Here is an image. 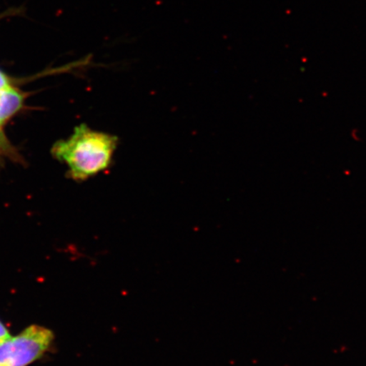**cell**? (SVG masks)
I'll use <instances>...</instances> for the list:
<instances>
[{"instance_id":"52a82bcc","label":"cell","mask_w":366,"mask_h":366,"mask_svg":"<svg viewBox=\"0 0 366 366\" xmlns=\"http://www.w3.org/2000/svg\"><path fill=\"white\" fill-rule=\"evenodd\" d=\"M0 127H1V125H0Z\"/></svg>"},{"instance_id":"8992f818","label":"cell","mask_w":366,"mask_h":366,"mask_svg":"<svg viewBox=\"0 0 366 366\" xmlns=\"http://www.w3.org/2000/svg\"><path fill=\"white\" fill-rule=\"evenodd\" d=\"M0 366H4V365H3L0 364Z\"/></svg>"},{"instance_id":"7a4b0ae2","label":"cell","mask_w":366,"mask_h":366,"mask_svg":"<svg viewBox=\"0 0 366 366\" xmlns=\"http://www.w3.org/2000/svg\"><path fill=\"white\" fill-rule=\"evenodd\" d=\"M54 340V333L49 329L33 325L0 345V364L29 366L43 356Z\"/></svg>"},{"instance_id":"3957f363","label":"cell","mask_w":366,"mask_h":366,"mask_svg":"<svg viewBox=\"0 0 366 366\" xmlns=\"http://www.w3.org/2000/svg\"><path fill=\"white\" fill-rule=\"evenodd\" d=\"M24 97L20 91L10 88L0 91V125L7 121L20 111Z\"/></svg>"},{"instance_id":"277c9868","label":"cell","mask_w":366,"mask_h":366,"mask_svg":"<svg viewBox=\"0 0 366 366\" xmlns=\"http://www.w3.org/2000/svg\"><path fill=\"white\" fill-rule=\"evenodd\" d=\"M11 337V334L7 330V328L0 322V345H2L4 342L10 340Z\"/></svg>"},{"instance_id":"6da1fadb","label":"cell","mask_w":366,"mask_h":366,"mask_svg":"<svg viewBox=\"0 0 366 366\" xmlns=\"http://www.w3.org/2000/svg\"><path fill=\"white\" fill-rule=\"evenodd\" d=\"M118 143L117 136L81 124L67 139L54 144L52 154L66 164L69 177L84 182L111 167Z\"/></svg>"},{"instance_id":"5b68a950","label":"cell","mask_w":366,"mask_h":366,"mask_svg":"<svg viewBox=\"0 0 366 366\" xmlns=\"http://www.w3.org/2000/svg\"><path fill=\"white\" fill-rule=\"evenodd\" d=\"M11 86L10 80L7 76L0 71V91L10 88Z\"/></svg>"}]
</instances>
